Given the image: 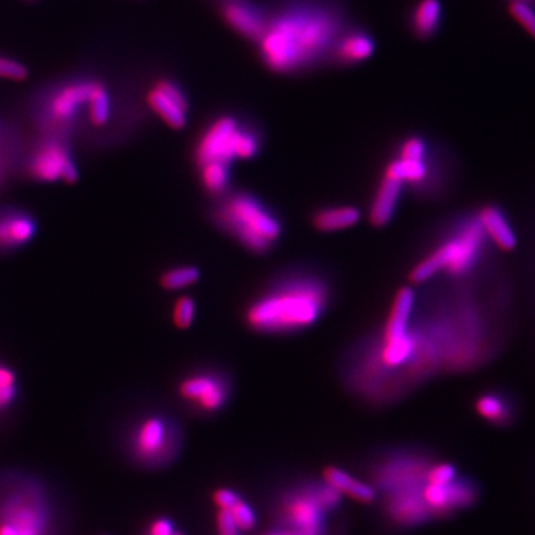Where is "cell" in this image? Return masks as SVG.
<instances>
[{
  "label": "cell",
  "mask_w": 535,
  "mask_h": 535,
  "mask_svg": "<svg viewBox=\"0 0 535 535\" xmlns=\"http://www.w3.org/2000/svg\"><path fill=\"white\" fill-rule=\"evenodd\" d=\"M345 30L344 8L335 0H284L268 9L259 55L271 72H307L330 60Z\"/></svg>",
  "instance_id": "obj_1"
},
{
  "label": "cell",
  "mask_w": 535,
  "mask_h": 535,
  "mask_svg": "<svg viewBox=\"0 0 535 535\" xmlns=\"http://www.w3.org/2000/svg\"><path fill=\"white\" fill-rule=\"evenodd\" d=\"M329 299V284L321 275H287L250 304L246 321L259 333L301 332L319 321Z\"/></svg>",
  "instance_id": "obj_2"
},
{
  "label": "cell",
  "mask_w": 535,
  "mask_h": 535,
  "mask_svg": "<svg viewBox=\"0 0 535 535\" xmlns=\"http://www.w3.org/2000/svg\"><path fill=\"white\" fill-rule=\"evenodd\" d=\"M96 75H73L39 87L30 97L29 115L38 136L84 140Z\"/></svg>",
  "instance_id": "obj_3"
},
{
  "label": "cell",
  "mask_w": 535,
  "mask_h": 535,
  "mask_svg": "<svg viewBox=\"0 0 535 535\" xmlns=\"http://www.w3.org/2000/svg\"><path fill=\"white\" fill-rule=\"evenodd\" d=\"M491 246L476 213L467 214L452 223L437 246L415 265L409 278L421 284L440 272L455 280L470 277L486 261Z\"/></svg>",
  "instance_id": "obj_4"
},
{
  "label": "cell",
  "mask_w": 535,
  "mask_h": 535,
  "mask_svg": "<svg viewBox=\"0 0 535 535\" xmlns=\"http://www.w3.org/2000/svg\"><path fill=\"white\" fill-rule=\"evenodd\" d=\"M213 220L249 252L265 255L281 237V223L274 213L249 192H234L214 207Z\"/></svg>",
  "instance_id": "obj_5"
},
{
  "label": "cell",
  "mask_w": 535,
  "mask_h": 535,
  "mask_svg": "<svg viewBox=\"0 0 535 535\" xmlns=\"http://www.w3.org/2000/svg\"><path fill=\"white\" fill-rule=\"evenodd\" d=\"M341 504L342 494L338 489L324 481H307L281 492L272 512L284 531L327 535L326 516L336 512Z\"/></svg>",
  "instance_id": "obj_6"
},
{
  "label": "cell",
  "mask_w": 535,
  "mask_h": 535,
  "mask_svg": "<svg viewBox=\"0 0 535 535\" xmlns=\"http://www.w3.org/2000/svg\"><path fill=\"white\" fill-rule=\"evenodd\" d=\"M128 451L145 466L160 467L177 457L182 445V433L173 418L162 414L140 417L128 430Z\"/></svg>",
  "instance_id": "obj_7"
},
{
  "label": "cell",
  "mask_w": 535,
  "mask_h": 535,
  "mask_svg": "<svg viewBox=\"0 0 535 535\" xmlns=\"http://www.w3.org/2000/svg\"><path fill=\"white\" fill-rule=\"evenodd\" d=\"M20 168L33 182L75 183L79 179L72 142L57 137L38 136L26 145Z\"/></svg>",
  "instance_id": "obj_8"
},
{
  "label": "cell",
  "mask_w": 535,
  "mask_h": 535,
  "mask_svg": "<svg viewBox=\"0 0 535 535\" xmlns=\"http://www.w3.org/2000/svg\"><path fill=\"white\" fill-rule=\"evenodd\" d=\"M433 463L424 452H390L372 467V488L384 492V495L423 491Z\"/></svg>",
  "instance_id": "obj_9"
},
{
  "label": "cell",
  "mask_w": 535,
  "mask_h": 535,
  "mask_svg": "<svg viewBox=\"0 0 535 535\" xmlns=\"http://www.w3.org/2000/svg\"><path fill=\"white\" fill-rule=\"evenodd\" d=\"M177 394L197 414L214 415L228 403L231 382L223 372L203 369L182 378Z\"/></svg>",
  "instance_id": "obj_10"
},
{
  "label": "cell",
  "mask_w": 535,
  "mask_h": 535,
  "mask_svg": "<svg viewBox=\"0 0 535 535\" xmlns=\"http://www.w3.org/2000/svg\"><path fill=\"white\" fill-rule=\"evenodd\" d=\"M50 516L35 492H18L0 506V535H48Z\"/></svg>",
  "instance_id": "obj_11"
},
{
  "label": "cell",
  "mask_w": 535,
  "mask_h": 535,
  "mask_svg": "<svg viewBox=\"0 0 535 535\" xmlns=\"http://www.w3.org/2000/svg\"><path fill=\"white\" fill-rule=\"evenodd\" d=\"M244 122L232 115L217 116L213 119L198 139L195 146L194 160L197 167L222 162L231 165L238 160V146L243 133Z\"/></svg>",
  "instance_id": "obj_12"
},
{
  "label": "cell",
  "mask_w": 535,
  "mask_h": 535,
  "mask_svg": "<svg viewBox=\"0 0 535 535\" xmlns=\"http://www.w3.org/2000/svg\"><path fill=\"white\" fill-rule=\"evenodd\" d=\"M146 105L173 130H183L188 124L191 103L182 85L174 79H157L146 94Z\"/></svg>",
  "instance_id": "obj_13"
},
{
  "label": "cell",
  "mask_w": 535,
  "mask_h": 535,
  "mask_svg": "<svg viewBox=\"0 0 535 535\" xmlns=\"http://www.w3.org/2000/svg\"><path fill=\"white\" fill-rule=\"evenodd\" d=\"M443 164L440 154L431 151L424 160H402L394 158L385 168L384 176L399 180L411 186L414 191H440L445 183Z\"/></svg>",
  "instance_id": "obj_14"
},
{
  "label": "cell",
  "mask_w": 535,
  "mask_h": 535,
  "mask_svg": "<svg viewBox=\"0 0 535 535\" xmlns=\"http://www.w3.org/2000/svg\"><path fill=\"white\" fill-rule=\"evenodd\" d=\"M223 20L238 35L258 44L268 26V9L250 0H223Z\"/></svg>",
  "instance_id": "obj_15"
},
{
  "label": "cell",
  "mask_w": 535,
  "mask_h": 535,
  "mask_svg": "<svg viewBox=\"0 0 535 535\" xmlns=\"http://www.w3.org/2000/svg\"><path fill=\"white\" fill-rule=\"evenodd\" d=\"M38 232L36 217L15 206L0 207V255L23 249Z\"/></svg>",
  "instance_id": "obj_16"
},
{
  "label": "cell",
  "mask_w": 535,
  "mask_h": 535,
  "mask_svg": "<svg viewBox=\"0 0 535 535\" xmlns=\"http://www.w3.org/2000/svg\"><path fill=\"white\" fill-rule=\"evenodd\" d=\"M382 510L385 518L400 528H415L433 519L424 503L423 491L384 495Z\"/></svg>",
  "instance_id": "obj_17"
},
{
  "label": "cell",
  "mask_w": 535,
  "mask_h": 535,
  "mask_svg": "<svg viewBox=\"0 0 535 535\" xmlns=\"http://www.w3.org/2000/svg\"><path fill=\"white\" fill-rule=\"evenodd\" d=\"M486 237L492 246L503 252H513L518 247V234L507 213L497 204H485L476 213Z\"/></svg>",
  "instance_id": "obj_18"
},
{
  "label": "cell",
  "mask_w": 535,
  "mask_h": 535,
  "mask_svg": "<svg viewBox=\"0 0 535 535\" xmlns=\"http://www.w3.org/2000/svg\"><path fill=\"white\" fill-rule=\"evenodd\" d=\"M475 411L482 420L492 426L509 427L518 417V403L512 393L488 390L476 397Z\"/></svg>",
  "instance_id": "obj_19"
},
{
  "label": "cell",
  "mask_w": 535,
  "mask_h": 535,
  "mask_svg": "<svg viewBox=\"0 0 535 535\" xmlns=\"http://www.w3.org/2000/svg\"><path fill=\"white\" fill-rule=\"evenodd\" d=\"M24 148L26 143L20 128L11 121H3L0 118V191L21 167Z\"/></svg>",
  "instance_id": "obj_20"
},
{
  "label": "cell",
  "mask_w": 535,
  "mask_h": 535,
  "mask_svg": "<svg viewBox=\"0 0 535 535\" xmlns=\"http://www.w3.org/2000/svg\"><path fill=\"white\" fill-rule=\"evenodd\" d=\"M375 53V41L365 30L347 29L333 47L330 60L341 66H353Z\"/></svg>",
  "instance_id": "obj_21"
},
{
  "label": "cell",
  "mask_w": 535,
  "mask_h": 535,
  "mask_svg": "<svg viewBox=\"0 0 535 535\" xmlns=\"http://www.w3.org/2000/svg\"><path fill=\"white\" fill-rule=\"evenodd\" d=\"M415 292L411 287H402L394 298L390 316L382 327V339H394L405 335L411 326L415 308Z\"/></svg>",
  "instance_id": "obj_22"
},
{
  "label": "cell",
  "mask_w": 535,
  "mask_h": 535,
  "mask_svg": "<svg viewBox=\"0 0 535 535\" xmlns=\"http://www.w3.org/2000/svg\"><path fill=\"white\" fill-rule=\"evenodd\" d=\"M442 17L440 0H418L409 17V26L417 38L431 39L439 33Z\"/></svg>",
  "instance_id": "obj_23"
},
{
  "label": "cell",
  "mask_w": 535,
  "mask_h": 535,
  "mask_svg": "<svg viewBox=\"0 0 535 535\" xmlns=\"http://www.w3.org/2000/svg\"><path fill=\"white\" fill-rule=\"evenodd\" d=\"M402 189L403 183H400L399 180L384 176L378 191H376L374 201H372L371 212H369L372 225L381 228L390 222L391 217L396 212Z\"/></svg>",
  "instance_id": "obj_24"
},
{
  "label": "cell",
  "mask_w": 535,
  "mask_h": 535,
  "mask_svg": "<svg viewBox=\"0 0 535 535\" xmlns=\"http://www.w3.org/2000/svg\"><path fill=\"white\" fill-rule=\"evenodd\" d=\"M323 481L338 489L342 495H348L353 500L363 504H372L376 500V491L369 483L357 481L350 473L335 466L323 470Z\"/></svg>",
  "instance_id": "obj_25"
},
{
  "label": "cell",
  "mask_w": 535,
  "mask_h": 535,
  "mask_svg": "<svg viewBox=\"0 0 535 535\" xmlns=\"http://www.w3.org/2000/svg\"><path fill=\"white\" fill-rule=\"evenodd\" d=\"M360 220V212L356 207H329L320 210L313 217V225L317 231L336 232L351 228Z\"/></svg>",
  "instance_id": "obj_26"
},
{
  "label": "cell",
  "mask_w": 535,
  "mask_h": 535,
  "mask_svg": "<svg viewBox=\"0 0 535 535\" xmlns=\"http://www.w3.org/2000/svg\"><path fill=\"white\" fill-rule=\"evenodd\" d=\"M198 170H200L203 188L213 197H223L229 188L231 165L212 162V164L201 165Z\"/></svg>",
  "instance_id": "obj_27"
},
{
  "label": "cell",
  "mask_w": 535,
  "mask_h": 535,
  "mask_svg": "<svg viewBox=\"0 0 535 535\" xmlns=\"http://www.w3.org/2000/svg\"><path fill=\"white\" fill-rule=\"evenodd\" d=\"M200 277V269L185 265V267H174L162 272L160 284L165 290H180L197 283Z\"/></svg>",
  "instance_id": "obj_28"
},
{
  "label": "cell",
  "mask_w": 535,
  "mask_h": 535,
  "mask_svg": "<svg viewBox=\"0 0 535 535\" xmlns=\"http://www.w3.org/2000/svg\"><path fill=\"white\" fill-rule=\"evenodd\" d=\"M18 397L17 375L0 362V414L12 408Z\"/></svg>",
  "instance_id": "obj_29"
},
{
  "label": "cell",
  "mask_w": 535,
  "mask_h": 535,
  "mask_svg": "<svg viewBox=\"0 0 535 535\" xmlns=\"http://www.w3.org/2000/svg\"><path fill=\"white\" fill-rule=\"evenodd\" d=\"M430 143L420 136H411L403 140L397 148V158L402 160H424L431 154Z\"/></svg>",
  "instance_id": "obj_30"
},
{
  "label": "cell",
  "mask_w": 535,
  "mask_h": 535,
  "mask_svg": "<svg viewBox=\"0 0 535 535\" xmlns=\"http://www.w3.org/2000/svg\"><path fill=\"white\" fill-rule=\"evenodd\" d=\"M509 14L535 41V3H509Z\"/></svg>",
  "instance_id": "obj_31"
},
{
  "label": "cell",
  "mask_w": 535,
  "mask_h": 535,
  "mask_svg": "<svg viewBox=\"0 0 535 535\" xmlns=\"http://www.w3.org/2000/svg\"><path fill=\"white\" fill-rule=\"evenodd\" d=\"M195 313H197V307H195L194 299L189 298V296H180L174 302V326L179 327V329H188L194 323Z\"/></svg>",
  "instance_id": "obj_32"
},
{
  "label": "cell",
  "mask_w": 535,
  "mask_h": 535,
  "mask_svg": "<svg viewBox=\"0 0 535 535\" xmlns=\"http://www.w3.org/2000/svg\"><path fill=\"white\" fill-rule=\"evenodd\" d=\"M229 512H231L232 519L237 524L238 530L243 531V533H250V531L255 530L256 524H258L256 513L253 512L252 507L243 498Z\"/></svg>",
  "instance_id": "obj_33"
},
{
  "label": "cell",
  "mask_w": 535,
  "mask_h": 535,
  "mask_svg": "<svg viewBox=\"0 0 535 535\" xmlns=\"http://www.w3.org/2000/svg\"><path fill=\"white\" fill-rule=\"evenodd\" d=\"M29 76V70L20 61L11 57L0 55V79H9V81H23Z\"/></svg>",
  "instance_id": "obj_34"
},
{
  "label": "cell",
  "mask_w": 535,
  "mask_h": 535,
  "mask_svg": "<svg viewBox=\"0 0 535 535\" xmlns=\"http://www.w3.org/2000/svg\"><path fill=\"white\" fill-rule=\"evenodd\" d=\"M458 473L452 464L449 463H433L430 470H428L427 483L433 485H448L457 478Z\"/></svg>",
  "instance_id": "obj_35"
},
{
  "label": "cell",
  "mask_w": 535,
  "mask_h": 535,
  "mask_svg": "<svg viewBox=\"0 0 535 535\" xmlns=\"http://www.w3.org/2000/svg\"><path fill=\"white\" fill-rule=\"evenodd\" d=\"M216 527L219 535H240L241 533L229 510L217 509Z\"/></svg>",
  "instance_id": "obj_36"
},
{
  "label": "cell",
  "mask_w": 535,
  "mask_h": 535,
  "mask_svg": "<svg viewBox=\"0 0 535 535\" xmlns=\"http://www.w3.org/2000/svg\"><path fill=\"white\" fill-rule=\"evenodd\" d=\"M240 500V495L229 488H219L213 492V503L217 509L231 510Z\"/></svg>",
  "instance_id": "obj_37"
},
{
  "label": "cell",
  "mask_w": 535,
  "mask_h": 535,
  "mask_svg": "<svg viewBox=\"0 0 535 535\" xmlns=\"http://www.w3.org/2000/svg\"><path fill=\"white\" fill-rule=\"evenodd\" d=\"M173 522L168 518H157L149 524L145 535H171L174 533Z\"/></svg>",
  "instance_id": "obj_38"
},
{
  "label": "cell",
  "mask_w": 535,
  "mask_h": 535,
  "mask_svg": "<svg viewBox=\"0 0 535 535\" xmlns=\"http://www.w3.org/2000/svg\"><path fill=\"white\" fill-rule=\"evenodd\" d=\"M268 535H298V534H295V533H290V531H278V533H271V534H268Z\"/></svg>",
  "instance_id": "obj_39"
},
{
  "label": "cell",
  "mask_w": 535,
  "mask_h": 535,
  "mask_svg": "<svg viewBox=\"0 0 535 535\" xmlns=\"http://www.w3.org/2000/svg\"><path fill=\"white\" fill-rule=\"evenodd\" d=\"M506 2H509V3H513V2L535 3V0H506Z\"/></svg>",
  "instance_id": "obj_40"
},
{
  "label": "cell",
  "mask_w": 535,
  "mask_h": 535,
  "mask_svg": "<svg viewBox=\"0 0 535 535\" xmlns=\"http://www.w3.org/2000/svg\"><path fill=\"white\" fill-rule=\"evenodd\" d=\"M171 535H186V534L183 533V531L176 530V531H174V533L171 534Z\"/></svg>",
  "instance_id": "obj_41"
}]
</instances>
